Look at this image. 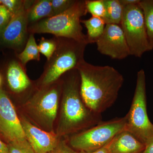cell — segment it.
<instances>
[{"mask_svg":"<svg viewBox=\"0 0 153 153\" xmlns=\"http://www.w3.org/2000/svg\"><path fill=\"white\" fill-rule=\"evenodd\" d=\"M105 13L103 20L105 25H120L122 20L124 7L120 0H104Z\"/></svg>","mask_w":153,"mask_h":153,"instance_id":"obj_16","label":"cell"},{"mask_svg":"<svg viewBox=\"0 0 153 153\" xmlns=\"http://www.w3.org/2000/svg\"><path fill=\"white\" fill-rule=\"evenodd\" d=\"M17 57L25 68L27 63L30 60L39 61L40 60V52L34 34H30L25 49L18 54Z\"/></svg>","mask_w":153,"mask_h":153,"instance_id":"obj_18","label":"cell"},{"mask_svg":"<svg viewBox=\"0 0 153 153\" xmlns=\"http://www.w3.org/2000/svg\"><path fill=\"white\" fill-rule=\"evenodd\" d=\"M0 133L9 143L26 140L22 123L10 100L0 88Z\"/></svg>","mask_w":153,"mask_h":153,"instance_id":"obj_11","label":"cell"},{"mask_svg":"<svg viewBox=\"0 0 153 153\" xmlns=\"http://www.w3.org/2000/svg\"><path fill=\"white\" fill-rule=\"evenodd\" d=\"M57 47V41L55 37L52 39L41 38L38 45L39 52L44 55L49 60L54 54Z\"/></svg>","mask_w":153,"mask_h":153,"instance_id":"obj_21","label":"cell"},{"mask_svg":"<svg viewBox=\"0 0 153 153\" xmlns=\"http://www.w3.org/2000/svg\"><path fill=\"white\" fill-rule=\"evenodd\" d=\"M81 23L87 29L86 36L88 44L96 43L103 34L106 25L103 19L94 16L87 20H81Z\"/></svg>","mask_w":153,"mask_h":153,"instance_id":"obj_17","label":"cell"},{"mask_svg":"<svg viewBox=\"0 0 153 153\" xmlns=\"http://www.w3.org/2000/svg\"><path fill=\"white\" fill-rule=\"evenodd\" d=\"M76 0H51L54 16L62 13L71 7Z\"/></svg>","mask_w":153,"mask_h":153,"instance_id":"obj_23","label":"cell"},{"mask_svg":"<svg viewBox=\"0 0 153 153\" xmlns=\"http://www.w3.org/2000/svg\"><path fill=\"white\" fill-rule=\"evenodd\" d=\"M80 79V94L89 109L99 114L117 99L124 77L113 66L94 65L82 60L76 67Z\"/></svg>","mask_w":153,"mask_h":153,"instance_id":"obj_1","label":"cell"},{"mask_svg":"<svg viewBox=\"0 0 153 153\" xmlns=\"http://www.w3.org/2000/svg\"><path fill=\"white\" fill-rule=\"evenodd\" d=\"M0 34H1V33H0Z\"/></svg>","mask_w":153,"mask_h":153,"instance_id":"obj_32","label":"cell"},{"mask_svg":"<svg viewBox=\"0 0 153 153\" xmlns=\"http://www.w3.org/2000/svg\"><path fill=\"white\" fill-rule=\"evenodd\" d=\"M49 153H77V152L68 146L65 141L59 140L56 147Z\"/></svg>","mask_w":153,"mask_h":153,"instance_id":"obj_26","label":"cell"},{"mask_svg":"<svg viewBox=\"0 0 153 153\" xmlns=\"http://www.w3.org/2000/svg\"><path fill=\"white\" fill-rule=\"evenodd\" d=\"M120 1L124 7L129 5L139 4L140 1V0H120Z\"/></svg>","mask_w":153,"mask_h":153,"instance_id":"obj_29","label":"cell"},{"mask_svg":"<svg viewBox=\"0 0 153 153\" xmlns=\"http://www.w3.org/2000/svg\"><path fill=\"white\" fill-rule=\"evenodd\" d=\"M12 16L7 9L0 4V33L6 27Z\"/></svg>","mask_w":153,"mask_h":153,"instance_id":"obj_25","label":"cell"},{"mask_svg":"<svg viewBox=\"0 0 153 153\" xmlns=\"http://www.w3.org/2000/svg\"><path fill=\"white\" fill-rule=\"evenodd\" d=\"M24 1L0 0V4L4 6L13 16L22 5Z\"/></svg>","mask_w":153,"mask_h":153,"instance_id":"obj_24","label":"cell"},{"mask_svg":"<svg viewBox=\"0 0 153 153\" xmlns=\"http://www.w3.org/2000/svg\"><path fill=\"white\" fill-rule=\"evenodd\" d=\"M22 124L26 139L36 153H49L59 142L57 136L52 132L44 131L23 119Z\"/></svg>","mask_w":153,"mask_h":153,"instance_id":"obj_12","label":"cell"},{"mask_svg":"<svg viewBox=\"0 0 153 153\" xmlns=\"http://www.w3.org/2000/svg\"><path fill=\"white\" fill-rule=\"evenodd\" d=\"M110 142L106 145V146L103 147L97 150L94 151V152H83V151H79V152H77V153H110Z\"/></svg>","mask_w":153,"mask_h":153,"instance_id":"obj_27","label":"cell"},{"mask_svg":"<svg viewBox=\"0 0 153 153\" xmlns=\"http://www.w3.org/2000/svg\"><path fill=\"white\" fill-rule=\"evenodd\" d=\"M142 153H153V139L146 144L144 151Z\"/></svg>","mask_w":153,"mask_h":153,"instance_id":"obj_28","label":"cell"},{"mask_svg":"<svg viewBox=\"0 0 153 153\" xmlns=\"http://www.w3.org/2000/svg\"><path fill=\"white\" fill-rule=\"evenodd\" d=\"M139 5L143 13L148 40L152 50L153 49V0H140Z\"/></svg>","mask_w":153,"mask_h":153,"instance_id":"obj_19","label":"cell"},{"mask_svg":"<svg viewBox=\"0 0 153 153\" xmlns=\"http://www.w3.org/2000/svg\"><path fill=\"white\" fill-rule=\"evenodd\" d=\"M126 116L107 121H102L71 137L69 145L77 152H94L106 146L117 134L126 130Z\"/></svg>","mask_w":153,"mask_h":153,"instance_id":"obj_6","label":"cell"},{"mask_svg":"<svg viewBox=\"0 0 153 153\" xmlns=\"http://www.w3.org/2000/svg\"><path fill=\"white\" fill-rule=\"evenodd\" d=\"M0 153H10L7 144L0 139Z\"/></svg>","mask_w":153,"mask_h":153,"instance_id":"obj_30","label":"cell"},{"mask_svg":"<svg viewBox=\"0 0 153 153\" xmlns=\"http://www.w3.org/2000/svg\"><path fill=\"white\" fill-rule=\"evenodd\" d=\"M1 75H0V85H1Z\"/></svg>","mask_w":153,"mask_h":153,"instance_id":"obj_31","label":"cell"},{"mask_svg":"<svg viewBox=\"0 0 153 153\" xmlns=\"http://www.w3.org/2000/svg\"><path fill=\"white\" fill-rule=\"evenodd\" d=\"M6 76L9 87L14 93L24 92L31 85V81L26 74L25 67L19 60H13L9 63Z\"/></svg>","mask_w":153,"mask_h":153,"instance_id":"obj_13","label":"cell"},{"mask_svg":"<svg viewBox=\"0 0 153 153\" xmlns=\"http://www.w3.org/2000/svg\"><path fill=\"white\" fill-rule=\"evenodd\" d=\"M55 37L57 47L44 66L41 80L43 87L56 82L66 72L76 68L84 60V52L88 44L70 38Z\"/></svg>","mask_w":153,"mask_h":153,"instance_id":"obj_4","label":"cell"},{"mask_svg":"<svg viewBox=\"0 0 153 153\" xmlns=\"http://www.w3.org/2000/svg\"><path fill=\"white\" fill-rule=\"evenodd\" d=\"M66 79L62 86V105L58 133L68 134L88 129L102 121L101 114L88 107L80 94V79L76 68L65 73Z\"/></svg>","mask_w":153,"mask_h":153,"instance_id":"obj_2","label":"cell"},{"mask_svg":"<svg viewBox=\"0 0 153 153\" xmlns=\"http://www.w3.org/2000/svg\"><path fill=\"white\" fill-rule=\"evenodd\" d=\"M10 153H36L27 139L7 144Z\"/></svg>","mask_w":153,"mask_h":153,"instance_id":"obj_22","label":"cell"},{"mask_svg":"<svg viewBox=\"0 0 153 153\" xmlns=\"http://www.w3.org/2000/svg\"><path fill=\"white\" fill-rule=\"evenodd\" d=\"M120 25L131 55L140 58L145 52L151 51L143 13L139 4L125 7Z\"/></svg>","mask_w":153,"mask_h":153,"instance_id":"obj_7","label":"cell"},{"mask_svg":"<svg viewBox=\"0 0 153 153\" xmlns=\"http://www.w3.org/2000/svg\"><path fill=\"white\" fill-rule=\"evenodd\" d=\"M146 145L124 130L117 134L110 144V153H142Z\"/></svg>","mask_w":153,"mask_h":153,"instance_id":"obj_14","label":"cell"},{"mask_svg":"<svg viewBox=\"0 0 153 153\" xmlns=\"http://www.w3.org/2000/svg\"><path fill=\"white\" fill-rule=\"evenodd\" d=\"M53 16L51 0L33 1L28 10L29 26L42 19Z\"/></svg>","mask_w":153,"mask_h":153,"instance_id":"obj_15","label":"cell"},{"mask_svg":"<svg viewBox=\"0 0 153 153\" xmlns=\"http://www.w3.org/2000/svg\"><path fill=\"white\" fill-rule=\"evenodd\" d=\"M102 55L116 60H123L130 55L125 36L120 25H105L103 34L96 42Z\"/></svg>","mask_w":153,"mask_h":153,"instance_id":"obj_9","label":"cell"},{"mask_svg":"<svg viewBox=\"0 0 153 153\" xmlns=\"http://www.w3.org/2000/svg\"><path fill=\"white\" fill-rule=\"evenodd\" d=\"M33 1H24L19 10L12 16L8 24L0 34V42L16 50L22 49L28 38V12Z\"/></svg>","mask_w":153,"mask_h":153,"instance_id":"obj_8","label":"cell"},{"mask_svg":"<svg viewBox=\"0 0 153 153\" xmlns=\"http://www.w3.org/2000/svg\"><path fill=\"white\" fill-rule=\"evenodd\" d=\"M126 117V130L145 145L153 139V124L149 119L147 111L146 74L143 69L137 74L131 106Z\"/></svg>","mask_w":153,"mask_h":153,"instance_id":"obj_5","label":"cell"},{"mask_svg":"<svg viewBox=\"0 0 153 153\" xmlns=\"http://www.w3.org/2000/svg\"><path fill=\"white\" fill-rule=\"evenodd\" d=\"M60 89L56 85L45 86L36 93L31 101L34 114L49 127L52 126L57 116Z\"/></svg>","mask_w":153,"mask_h":153,"instance_id":"obj_10","label":"cell"},{"mask_svg":"<svg viewBox=\"0 0 153 153\" xmlns=\"http://www.w3.org/2000/svg\"><path fill=\"white\" fill-rule=\"evenodd\" d=\"M85 3L87 12L92 16L104 18L105 13L104 0H87Z\"/></svg>","mask_w":153,"mask_h":153,"instance_id":"obj_20","label":"cell"},{"mask_svg":"<svg viewBox=\"0 0 153 153\" xmlns=\"http://www.w3.org/2000/svg\"><path fill=\"white\" fill-rule=\"evenodd\" d=\"M85 1H76L71 7L62 13L42 19L28 26L30 34L50 33L55 37L73 39L88 44L82 32L81 17L87 13Z\"/></svg>","mask_w":153,"mask_h":153,"instance_id":"obj_3","label":"cell"}]
</instances>
